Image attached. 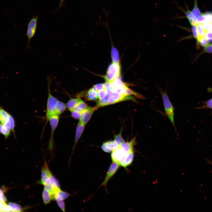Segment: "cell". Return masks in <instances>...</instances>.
<instances>
[{
    "label": "cell",
    "mask_w": 212,
    "mask_h": 212,
    "mask_svg": "<svg viewBox=\"0 0 212 212\" xmlns=\"http://www.w3.org/2000/svg\"><path fill=\"white\" fill-rule=\"evenodd\" d=\"M107 95V92L105 87L99 92V100L103 99Z\"/></svg>",
    "instance_id": "obj_35"
},
{
    "label": "cell",
    "mask_w": 212,
    "mask_h": 212,
    "mask_svg": "<svg viewBox=\"0 0 212 212\" xmlns=\"http://www.w3.org/2000/svg\"><path fill=\"white\" fill-rule=\"evenodd\" d=\"M206 19V18L204 14H202L197 18L194 24H197L202 23V22L205 21Z\"/></svg>",
    "instance_id": "obj_32"
},
{
    "label": "cell",
    "mask_w": 212,
    "mask_h": 212,
    "mask_svg": "<svg viewBox=\"0 0 212 212\" xmlns=\"http://www.w3.org/2000/svg\"><path fill=\"white\" fill-rule=\"evenodd\" d=\"M37 19V16L34 17L31 19L28 24L26 34L28 40L27 48L29 47L30 41L35 33Z\"/></svg>",
    "instance_id": "obj_7"
},
{
    "label": "cell",
    "mask_w": 212,
    "mask_h": 212,
    "mask_svg": "<svg viewBox=\"0 0 212 212\" xmlns=\"http://www.w3.org/2000/svg\"></svg>",
    "instance_id": "obj_44"
},
{
    "label": "cell",
    "mask_w": 212,
    "mask_h": 212,
    "mask_svg": "<svg viewBox=\"0 0 212 212\" xmlns=\"http://www.w3.org/2000/svg\"><path fill=\"white\" fill-rule=\"evenodd\" d=\"M66 108L65 103L58 100L55 109V115L59 116L65 110Z\"/></svg>",
    "instance_id": "obj_19"
},
{
    "label": "cell",
    "mask_w": 212,
    "mask_h": 212,
    "mask_svg": "<svg viewBox=\"0 0 212 212\" xmlns=\"http://www.w3.org/2000/svg\"><path fill=\"white\" fill-rule=\"evenodd\" d=\"M161 92L165 113L175 129L174 119V108L166 92L163 91Z\"/></svg>",
    "instance_id": "obj_2"
},
{
    "label": "cell",
    "mask_w": 212,
    "mask_h": 212,
    "mask_svg": "<svg viewBox=\"0 0 212 212\" xmlns=\"http://www.w3.org/2000/svg\"><path fill=\"white\" fill-rule=\"evenodd\" d=\"M4 125L12 131L14 137L15 138V121L13 116L9 113V114L7 120Z\"/></svg>",
    "instance_id": "obj_14"
},
{
    "label": "cell",
    "mask_w": 212,
    "mask_h": 212,
    "mask_svg": "<svg viewBox=\"0 0 212 212\" xmlns=\"http://www.w3.org/2000/svg\"><path fill=\"white\" fill-rule=\"evenodd\" d=\"M0 200L5 202L7 201L6 197L4 194L3 191L0 188Z\"/></svg>",
    "instance_id": "obj_42"
},
{
    "label": "cell",
    "mask_w": 212,
    "mask_h": 212,
    "mask_svg": "<svg viewBox=\"0 0 212 212\" xmlns=\"http://www.w3.org/2000/svg\"><path fill=\"white\" fill-rule=\"evenodd\" d=\"M59 118V115H54L50 117L48 120L51 128V133L48 145L49 149L50 150H52L53 149L54 133L58 124Z\"/></svg>",
    "instance_id": "obj_4"
},
{
    "label": "cell",
    "mask_w": 212,
    "mask_h": 212,
    "mask_svg": "<svg viewBox=\"0 0 212 212\" xmlns=\"http://www.w3.org/2000/svg\"><path fill=\"white\" fill-rule=\"evenodd\" d=\"M128 153L125 152L119 145L117 149L111 153V158L112 162L118 163L125 158Z\"/></svg>",
    "instance_id": "obj_8"
},
{
    "label": "cell",
    "mask_w": 212,
    "mask_h": 212,
    "mask_svg": "<svg viewBox=\"0 0 212 212\" xmlns=\"http://www.w3.org/2000/svg\"><path fill=\"white\" fill-rule=\"evenodd\" d=\"M191 26L192 31L194 37L197 40L198 35L197 34L196 25L194 23L191 25Z\"/></svg>",
    "instance_id": "obj_37"
},
{
    "label": "cell",
    "mask_w": 212,
    "mask_h": 212,
    "mask_svg": "<svg viewBox=\"0 0 212 212\" xmlns=\"http://www.w3.org/2000/svg\"><path fill=\"white\" fill-rule=\"evenodd\" d=\"M71 112V116L74 118L76 119H79L80 113L74 110H72Z\"/></svg>",
    "instance_id": "obj_36"
},
{
    "label": "cell",
    "mask_w": 212,
    "mask_h": 212,
    "mask_svg": "<svg viewBox=\"0 0 212 212\" xmlns=\"http://www.w3.org/2000/svg\"><path fill=\"white\" fill-rule=\"evenodd\" d=\"M93 87L97 91L99 92L104 88V84L99 83L94 85Z\"/></svg>",
    "instance_id": "obj_38"
},
{
    "label": "cell",
    "mask_w": 212,
    "mask_h": 212,
    "mask_svg": "<svg viewBox=\"0 0 212 212\" xmlns=\"http://www.w3.org/2000/svg\"><path fill=\"white\" fill-rule=\"evenodd\" d=\"M197 43L199 44L202 47H205L208 44V40L205 37L199 38L197 40Z\"/></svg>",
    "instance_id": "obj_30"
},
{
    "label": "cell",
    "mask_w": 212,
    "mask_h": 212,
    "mask_svg": "<svg viewBox=\"0 0 212 212\" xmlns=\"http://www.w3.org/2000/svg\"><path fill=\"white\" fill-rule=\"evenodd\" d=\"M85 125L79 121L77 124L76 129L75 135L74 142V144L71 154L73 153L75 146L77 143L79 138L80 137L84 130Z\"/></svg>",
    "instance_id": "obj_11"
},
{
    "label": "cell",
    "mask_w": 212,
    "mask_h": 212,
    "mask_svg": "<svg viewBox=\"0 0 212 212\" xmlns=\"http://www.w3.org/2000/svg\"><path fill=\"white\" fill-rule=\"evenodd\" d=\"M196 25L198 39L201 37H205L206 32L204 29L203 23H201Z\"/></svg>",
    "instance_id": "obj_22"
},
{
    "label": "cell",
    "mask_w": 212,
    "mask_h": 212,
    "mask_svg": "<svg viewBox=\"0 0 212 212\" xmlns=\"http://www.w3.org/2000/svg\"><path fill=\"white\" fill-rule=\"evenodd\" d=\"M0 212H12L11 207L5 203H4Z\"/></svg>",
    "instance_id": "obj_33"
},
{
    "label": "cell",
    "mask_w": 212,
    "mask_h": 212,
    "mask_svg": "<svg viewBox=\"0 0 212 212\" xmlns=\"http://www.w3.org/2000/svg\"><path fill=\"white\" fill-rule=\"evenodd\" d=\"M203 51L205 52L208 53H212V44H208L204 47Z\"/></svg>",
    "instance_id": "obj_39"
},
{
    "label": "cell",
    "mask_w": 212,
    "mask_h": 212,
    "mask_svg": "<svg viewBox=\"0 0 212 212\" xmlns=\"http://www.w3.org/2000/svg\"><path fill=\"white\" fill-rule=\"evenodd\" d=\"M42 198L44 204H49L52 200V196L51 193L44 188L42 193Z\"/></svg>",
    "instance_id": "obj_17"
},
{
    "label": "cell",
    "mask_w": 212,
    "mask_h": 212,
    "mask_svg": "<svg viewBox=\"0 0 212 212\" xmlns=\"http://www.w3.org/2000/svg\"><path fill=\"white\" fill-rule=\"evenodd\" d=\"M87 99L91 101H95L99 99V92L96 90L93 87L87 92L86 95Z\"/></svg>",
    "instance_id": "obj_16"
},
{
    "label": "cell",
    "mask_w": 212,
    "mask_h": 212,
    "mask_svg": "<svg viewBox=\"0 0 212 212\" xmlns=\"http://www.w3.org/2000/svg\"><path fill=\"white\" fill-rule=\"evenodd\" d=\"M192 12L195 23L196 19L201 14L200 11L197 6V0H194V5Z\"/></svg>",
    "instance_id": "obj_23"
},
{
    "label": "cell",
    "mask_w": 212,
    "mask_h": 212,
    "mask_svg": "<svg viewBox=\"0 0 212 212\" xmlns=\"http://www.w3.org/2000/svg\"><path fill=\"white\" fill-rule=\"evenodd\" d=\"M120 62H113L108 67L106 74L103 77L106 82H111L120 76Z\"/></svg>",
    "instance_id": "obj_3"
},
{
    "label": "cell",
    "mask_w": 212,
    "mask_h": 212,
    "mask_svg": "<svg viewBox=\"0 0 212 212\" xmlns=\"http://www.w3.org/2000/svg\"><path fill=\"white\" fill-rule=\"evenodd\" d=\"M120 166V165L118 163L112 162L107 173L104 180L101 183L100 186H106L108 181L115 174Z\"/></svg>",
    "instance_id": "obj_6"
},
{
    "label": "cell",
    "mask_w": 212,
    "mask_h": 212,
    "mask_svg": "<svg viewBox=\"0 0 212 212\" xmlns=\"http://www.w3.org/2000/svg\"><path fill=\"white\" fill-rule=\"evenodd\" d=\"M9 113L0 105V122L4 124L7 120Z\"/></svg>",
    "instance_id": "obj_21"
},
{
    "label": "cell",
    "mask_w": 212,
    "mask_h": 212,
    "mask_svg": "<svg viewBox=\"0 0 212 212\" xmlns=\"http://www.w3.org/2000/svg\"><path fill=\"white\" fill-rule=\"evenodd\" d=\"M111 57L113 62H119V53L117 50L112 47L111 49Z\"/></svg>",
    "instance_id": "obj_24"
},
{
    "label": "cell",
    "mask_w": 212,
    "mask_h": 212,
    "mask_svg": "<svg viewBox=\"0 0 212 212\" xmlns=\"http://www.w3.org/2000/svg\"><path fill=\"white\" fill-rule=\"evenodd\" d=\"M98 108L96 106L93 107L87 106L80 112L79 121L85 125L90 120L94 112Z\"/></svg>",
    "instance_id": "obj_5"
},
{
    "label": "cell",
    "mask_w": 212,
    "mask_h": 212,
    "mask_svg": "<svg viewBox=\"0 0 212 212\" xmlns=\"http://www.w3.org/2000/svg\"><path fill=\"white\" fill-rule=\"evenodd\" d=\"M204 14L206 16V20L210 22L212 24V12H206Z\"/></svg>",
    "instance_id": "obj_40"
},
{
    "label": "cell",
    "mask_w": 212,
    "mask_h": 212,
    "mask_svg": "<svg viewBox=\"0 0 212 212\" xmlns=\"http://www.w3.org/2000/svg\"><path fill=\"white\" fill-rule=\"evenodd\" d=\"M136 144V138L135 137L129 142L124 141L120 145V146L125 152L128 153L134 150V146Z\"/></svg>",
    "instance_id": "obj_12"
},
{
    "label": "cell",
    "mask_w": 212,
    "mask_h": 212,
    "mask_svg": "<svg viewBox=\"0 0 212 212\" xmlns=\"http://www.w3.org/2000/svg\"><path fill=\"white\" fill-rule=\"evenodd\" d=\"M87 107V105L85 102L81 100L77 106L72 110H74L80 113Z\"/></svg>",
    "instance_id": "obj_25"
},
{
    "label": "cell",
    "mask_w": 212,
    "mask_h": 212,
    "mask_svg": "<svg viewBox=\"0 0 212 212\" xmlns=\"http://www.w3.org/2000/svg\"><path fill=\"white\" fill-rule=\"evenodd\" d=\"M122 130L121 129L119 133L117 135H115L114 136V141L119 145L125 141L122 136Z\"/></svg>",
    "instance_id": "obj_29"
},
{
    "label": "cell",
    "mask_w": 212,
    "mask_h": 212,
    "mask_svg": "<svg viewBox=\"0 0 212 212\" xmlns=\"http://www.w3.org/2000/svg\"><path fill=\"white\" fill-rule=\"evenodd\" d=\"M41 172V178L38 181V183L43 186L52 173L45 160H44V164L42 168Z\"/></svg>",
    "instance_id": "obj_9"
},
{
    "label": "cell",
    "mask_w": 212,
    "mask_h": 212,
    "mask_svg": "<svg viewBox=\"0 0 212 212\" xmlns=\"http://www.w3.org/2000/svg\"><path fill=\"white\" fill-rule=\"evenodd\" d=\"M48 97L47 104L46 114V123L48 121L49 118L51 116L55 115V111L58 100L51 94L50 90L51 80L47 78Z\"/></svg>",
    "instance_id": "obj_1"
},
{
    "label": "cell",
    "mask_w": 212,
    "mask_h": 212,
    "mask_svg": "<svg viewBox=\"0 0 212 212\" xmlns=\"http://www.w3.org/2000/svg\"><path fill=\"white\" fill-rule=\"evenodd\" d=\"M109 97L107 94L106 96L102 99L99 100L97 102L96 106L98 107L108 105V101Z\"/></svg>",
    "instance_id": "obj_27"
},
{
    "label": "cell",
    "mask_w": 212,
    "mask_h": 212,
    "mask_svg": "<svg viewBox=\"0 0 212 212\" xmlns=\"http://www.w3.org/2000/svg\"><path fill=\"white\" fill-rule=\"evenodd\" d=\"M57 203L59 207L63 212H65V204L64 200L57 201Z\"/></svg>",
    "instance_id": "obj_34"
},
{
    "label": "cell",
    "mask_w": 212,
    "mask_h": 212,
    "mask_svg": "<svg viewBox=\"0 0 212 212\" xmlns=\"http://www.w3.org/2000/svg\"><path fill=\"white\" fill-rule=\"evenodd\" d=\"M204 27L206 32H211L212 29V24L210 21L206 20L203 23Z\"/></svg>",
    "instance_id": "obj_31"
},
{
    "label": "cell",
    "mask_w": 212,
    "mask_h": 212,
    "mask_svg": "<svg viewBox=\"0 0 212 212\" xmlns=\"http://www.w3.org/2000/svg\"><path fill=\"white\" fill-rule=\"evenodd\" d=\"M134 150L129 152L123 160L119 163L120 166L126 168L131 165L134 159Z\"/></svg>",
    "instance_id": "obj_13"
},
{
    "label": "cell",
    "mask_w": 212,
    "mask_h": 212,
    "mask_svg": "<svg viewBox=\"0 0 212 212\" xmlns=\"http://www.w3.org/2000/svg\"><path fill=\"white\" fill-rule=\"evenodd\" d=\"M119 145L114 140L110 141L103 143L101 145V148L104 152L111 153L112 151L117 149Z\"/></svg>",
    "instance_id": "obj_10"
},
{
    "label": "cell",
    "mask_w": 212,
    "mask_h": 212,
    "mask_svg": "<svg viewBox=\"0 0 212 212\" xmlns=\"http://www.w3.org/2000/svg\"><path fill=\"white\" fill-rule=\"evenodd\" d=\"M205 37L208 40L212 42V32H207L205 35Z\"/></svg>",
    "instance_id": "obj_41"
},
{
    "label": "cell",
    "mask_w": 212,
    "mask_h": 212,
    "mask_svg": "<svg viewBox=\"0 0 212 212\" xmlns=\"http://www.w3.org/2000/svg\"><path fill=\"white\" fill-rule=\"evenodd\" d=\"M11 208L12 212H21L23 209L19 204L13 202H9L8 204Z\"/></svg>",
    "instance_id": "obj_26"
},
{
    "label": "cell",
    "mask_w": 212,
    "mask_h": 212,
    "mask_svg": "<svg viewBox=\"0 0 212 212\" xmlns=\"http://www.w3.org/2000/svg\"><path fill=\"white\" fill-rule=\"evenodd\" d=\"M70 196V194L69 193L60 189L54 194L53 196V200L56 201L64 200Z\"/></svg>",
    "instance_id": "obj_15"
},
{
    "label": "cell",
    "mask_w": 212,
    "mask_h": 212,
    "mask_svg": "<svg viewBox=\"0 0 212 212\" xmlns=\"http://www.w3.org/2000/svg\"><path fill=\"white\" fill-rule=\"evenodd\" d=\"M11 132L9 129L0 122V133L4 136L5 139H7L11 135Z\"/></svg>",
    "instance_id": "obj_20"
},
{
    "label": "cell",
    "mask_w": 212,
    "mask_h": 212,
    "mask_svg": "<svg viewBox=\"0 0 212 212\" xmlns=\"http://www.w3.org/2000/svg\"><path fill=\"white\" fill-rule=\"evenodd\" d=\"M81 100L78 97L70 98L66 104L67 108L71 111L77 106Z\"/></svg>",
    "instance_id": "obj_18"
},
{
    "label": "cell",
    "mask_w": 212,
    "mask_h": 212,
    "mask_svg": "<svg viewBox=\"0 0 212 212\" xmlns=\"http://www.w3.org/2000/svg\"><path fill=\"white\" fill-rule=\"evenodd\" d=\"M5 203V202H3L1 200H0V210L3 206V205L4 203Z\"/></svg>",
    "instance_id": "obj_43"
},
{
    "label": "cell",
    "mask_w": 212,
    "mask_h": 212,
    "mask_svg": "<svg viewBox=\"0 0 212 212\" xmlns=\"http://www.w3.org/2000/svg\"><path fill=\"white\" fill-rule=\"evenodd\" d=\"M197 109H212V97L203 102V105L196 108Z\"/></svg>",
    "instance_id": "obj_28"
}]
</instances>
